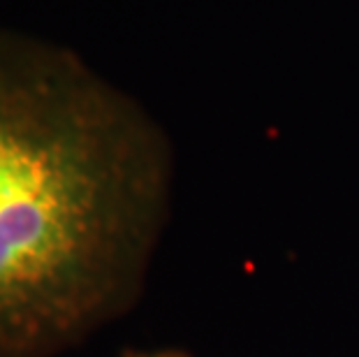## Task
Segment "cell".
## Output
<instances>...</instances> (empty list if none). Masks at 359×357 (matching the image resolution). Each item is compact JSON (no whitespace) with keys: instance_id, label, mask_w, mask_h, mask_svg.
<instances>
[{"instance_id":"6da1fadb","label":"cell","mask_w":359,"mask_h":357,"mask_svg":"<svg viewBox=\"0 0 359 357\" xmlns=\"http://www.w3.org/2000/svg\"><path fill=\"white\" fill-rule=\"evenodd\" d=\"M172 195V149L58 44L0 30V357H51L133 307Z\"/></svg>"},{"instance_id":"7a4b0ae2","label":"cell","mask_w":359,"mask_h":357,"mask_svg":"<svg viewBox=\"0 0 359 357\" xmlns=\"http://www.w3.org/2000/svg\"><path fill=\"white\" fill-rule=\"evenodd\" d=\"M123 357H193L181 348H154V351H128Z\"/></svg>"}]
</instances>
